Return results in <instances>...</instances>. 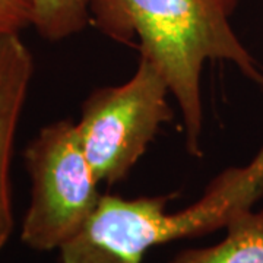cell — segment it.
Returning a JSON list of instances; mask_svg holds the SVG:
<instances>
[{
    "mask_svg": "<svg viewBox=\"0 0 263 263\" xmlns=\"http://www.w3.org/2000/svg\"><path fill=\"white\" fill-rule=\"evenodd\" d=\"M240 0H91V24L119 44L138 46L168 82L177 101L186 149L203 155L202 73L227 62L263 86V69L235 34L231 18Z\"/></svg>",
    "mask_w": 263,
    "mask_h": 263,
    "instance_id": "1",
    "label": "cell"
},
{
    "mask_svg": "<svg viewBox=\"0 0 263 263\" xmlns=\"http://www.w3.org/2000/svg\"><path fill=\"white\" fill-rule=\"evenodd\" d=\"M263 196V148L243 167L222 171L187 208L168 212L173 195L124 199L103 195L81 233L63 245L60 263H142L146 252L226 228Z\"/></svg>",
    "mask_w": 263,
    "mask_h": 263,
    "instance_id": "2",
    "label": "cell"
},
{
    "mask_svg": "<svg viewBox=\"0 0 263 263\" xmlns=\"http://www.w3.org/2000/svg\"><path fill=\"white\" fill-rule=\"evenodd\" d=\"M31 200L21 240L37 252L59 250L81 233L100 203V180L86 158L76 122L44 126L24 152Z\"/></svg>",
    "mask_w": 263,
    "mask_h": 263,
    "instance_id": "3",
    "label": "cell"
},
{
    "mask_svg": "<svg viewBox=\"0 0 263 263\" xmlns=\"http://www.w3.org/2000/svg\"><path fill=\"white\" fill-rule=\"evenodd\" d=\"M168 82L148 57L122 85L94 89L82 104L76 127L100 183L117 184L129 176L174 111Z\"/></svg>",
    "mask_w": 263,
    "mask_h": 263,
    "instance_id": "4",
    "label": "cell"
},
{
    "mask_svg": "<svg viewBox=\"0 0 263 263\" xmlns=\"http://www.w3.org/2000/svg\"><path fill=\"white\" fill-rule=\"evenodd\" d=\"M34 59L19 32H0V252L13 230L10 161Z\"/></svg>",
    "mask_w": 263,
    "mask_h": 263,
    "instance_id": "5",
    "label": "cell"
},
{
    "mask_svg": "<svg viewBox=\"0 0 263 263\" xmlns=\"http://www.w3.org/2000/svg\"><path fill=\"white\" fill-rule=\"evenodd\" d=\"M226 230L222 241L183 250L170 263H263V208L241 211Z\"/></svg>",
    "mask_w": 263,
    "mask_h": 263,
    "instance_id": "6",
    "label": "cell"
},
{
    "mask_svg": "<svg viewBox=\"0 0 263 263\" xmlns=\"http://www.w3.org/2000/svg\"><path fill=\"white\" fill-rule=\"evenodd\" d=\"M91 0H32V27L48 41L73 37L91 24Z\"/></svg>",
    "mask_w": 263,
    "mask_h": 263,
    "instance_id": "7",
    "label": "cell"
},
{
    "mask_svg": "<svg viewBox=\"0 0 263 263\" xmlns=\"http://www.w3.org/2000/svg\"><path fill=\"white\" fill-rule=\"evenodd\" d=\"M32 25V0H0V32H21Z\"/></svg>",
    "mask_w": 263,
    "mask_h": 263,
    "instance_id": "8",
    "label": "cell"
}]
</instances>
